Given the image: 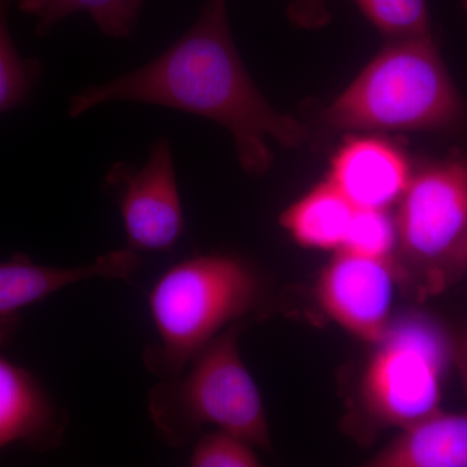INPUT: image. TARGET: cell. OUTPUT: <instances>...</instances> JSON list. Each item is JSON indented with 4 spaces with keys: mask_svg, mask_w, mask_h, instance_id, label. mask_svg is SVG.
<instances>
[{
    "mask_svg": "<svg viewBox=\"0 0 467 467\" xmlns=\"http://www.w3.org/2000/svg\"><path fill=\"white\" fill-rule=\"evenodd\" d=\"M227 0H208L192 29L164 54L134 72L88 86L70 98L73 119L115 101L155 104L193 113L232 133L243 171L272 167L267 138L299 149L312 138L308 125L267 103L243 64L227 20Z\"/></svg>",
    "mask_w": 467,
    "mask_h": 467,
    "instance_id": "cell-1",
    "label": "cell"
},
{
    "mask_svg": "<svg viewBox=\"0 0 467 467\" xmlns=\"http://www.w3.org/2000/svg\"><path fill=\"white\" fill-rule=\"evenodd\" d=\"M313 135L358 131L456 133L467 104L432 36L389 41L333 103L316 115Z\"/></svg>",
    "mask_w": 467,
    "mask_h": 467,
    "instance_id": "cell-2",
    "label": "cell"
},
{
    "mask_svg": "<svg viewBox=\"0 0 467 467\" xmlns=\"http://www.w3.org/2000/svg\"><path fill=\"white\" fill-rule=\"evenodd\" d=\"M265 291L259 269L238 254H195L174 264L149 295L158 340L144 349V365L159 379L180 376L217 335L260 310Z\"/></svg>",
    "mask_w": 467,
    "mask_h": 467,
    "instance_id": "cell-3",
    "label": "cell"
},
{
    "mask_svg": "<svg viewBox=\"0 0 467 467\" xmlns=\"http://www.w3.org/2000/svg\"><path fill=\"white\" fill-rule=\"evenodd\" d=\"M242 324L217 335L175 378L160 379L149 393V413L159 438L182 447L204 426L273 450L259 387L241 355Z\"/></svg>",
    "mask_w": 467,
    "mask_h": 467,
    "instance_id": "cell-4",
    "label": "cell"
},
{
    "mask_svg": "<svg viewBox=\"0 0 467 467\" xmlns=\"http://www.w3.org/2000/svg\"><path fill=\"white\" fill-rule=\"evenodd\" d=\"M396 207L399 285L418 301L444 294L467 270V155L420 165Z\"/></svg>",
    "mask_w": 467,
    "mask_h": 467,
    "instance_id": "cell-5",
    "label": "cell"
},
{
    "mask_svg": "<svg viewBox=\"0 0 467 467\" xmlns=\"http://www.w3.org/2000/svg\"><path fill=\"white\" fill-rule=\"evenodd\" d=\"M453 364V337L425 313L398 319L368 361L361 402L368 417L399 431L441 409L442 382Z\"/></svg>",
    "mask_w": 467,
    "mask_h": 467,
    "instance_id": "cell-6",
    "label": "cell"
},
{
    "mask_svg": "<svg viewBox=\"0 0 467 467\" xmlns=\"http://www.w3.org/2000/svg\"><path fill=\"white\" fill-rule=\"evenodd\" d=\"M115 192L128 245L138 254L173 250L184 232L177 175L167 138L156 140L142 168L117 162L106 177Z\"/></svg>",
    "mask_w": 467,
    "mask_h": 467,
    "instance_id": "cell-7",
    "label": "cell"
},
{
    "mask_svg": "<svg viewBox=\"0 0 467 467\" xmlns=\"http://www.w3.org/2000/svg\"><path fill=\"white\" fill-rule=\"evenodd\" d=\"M398 287L392 261L337 250L319 273L315 295L331 321L356 339L376 346L392 324Z\"/></svg>",
    "mask_w": 467,
    "mask_h": 467,
    "instance_id": "cell-8",
    "label": "cell"
},
{
    "mask_svg": "<svg viewBox=\"0 0 467 467\" xmlns=\"http://www.w3.org/2000/svg\"><path fill=\"white\" fill-rule=\"evenodd\" d=\"M411 175L401 146L379 135H352L335 150L327 180L355 208L392 209Z\"/></svg>",
    "mask_w": 467,
    "mask_h": 467,
    "instance_id": "cell-9",
    "label": "cell"
},
{
    "mask_svg": "<svg viewBox=\"0 0 467 467\" xmlns=\"http://www.w3.org/2000/svg\"><path fill=\"white\" fill-rule=\"evenodd\" d=\"M67 417L38 378L0 355V451H47L63 441Z\"/></svg>",
    "mask_w": 467,
    "mask_h": 467,
    "instance_id": "cell-10",
    "label": "cell"
},
{
    "mask_svg": "<svg viewBox=\"0 0 467 467\" xmlns=\"http://www.w3.org/2000/svg\"><path fill=\"white\" fill-rule=\"evenodd\" d=\"M130 248L101 254L90 264L75 267L39 265L24 254L0 263V318L47 299L55 292L88 279H128L144 259Z\"/></svg>",
    "mask_w": 467,
    "mask_h": 467,
    "instance_id": "cell-11",
    "label": "cell"
},
{
    "mask_svg": "<svg viewBox=\"0 0 467 467\" xmlns=\"http://www.w3.org/2000/svg\"><path fill=\"white\" fill-rule=\"evenodd\" d=\"M368 467H467V411L441 409L400 430Z\"/></svg>",
    "mask_w": 467,
    "mask_h": 467,
    "instance_id": "cell-12",
    "label": "cell"
},
{
    "mask_svg": "<svg viewBox=\"0 0 467 467\" xmlns=\"http://www.w3.org/2000/svg\"><path fill=\"white\" fill-rule=\"evenodd\" d=\"M355 211L326 178L282 212L279 225L301 247L335 252L346 242Z\"/></svg>",
    "mask_w": 467,
    "mask_h": 467,
    "instance_id": "cell-13",
    "label": "cell"
},
{
    "mask_svg": "<svg viewBox=\"0 0 467 467\" xmlns=\"http://www.w3.org/2000/svg\"><path fill=\"white\" fill-rule=\"evenodd\" d=\"M144 0H18V8L36 20V34L47 36L60 21L88 12L110 38L133 36Z\"/></svg>",
    "mask_w": 467,
    "mask_h": 467,
    "instance_id": "cell-14",
    "label": "cell"
},
{
    "mask_svg": "<svg viewBox=\"0 0 467 467\" xmlns=\"http://www.w3.org/2000/svg\"><path fill=\"white\" fill-rule=\"evenodd\" d=\"M14 0H0V115L27 103L42 76L38 58L23 57L12 41L8 12Z\"/></svg>",
    "mask_w": 467,
    "mask_h": 467,
    "instance_id": "cell-15",
    "label": "cell"
},
{
    "mask_svg": "<svg viewBox=\"0 0 467 467\" xmlns=\"http://www.w3.org/2000/svg\"><path fill=\"white\" fill-rule=\"evenodd\" d=\"M389 41L431 36L429 0H353Z\"/></svg>",
    "mask_w": 467,
    "mask_h": 467,
    "instance_id": "cell-16",
    "label": "cell"
},
{
    "mask_svg": "<svg viewBox=\"0 0 467 467\" xmlns=\"http://www.w3.org/2000/svg\"><path fill=\"white\" fill-rule=\"evenodd\" d=\"M398 227L391 209L356 208L346 242L340 250H348L395 263Z\"/></svg>",
    "mask_w": 467,
    "mask_h": 467,
    "instance_id": "cell-17",
    "label": "cell"
},
{
    "mask_svg": "<svg viewBox=\"0 0 467 467\" xmlns=\"http://www.w3.org/2000/svg\"><path fill=\"white\" fill-rule=\"evenodd\" d=\"M256 448L230 432L216 430L202 436L193 445L189 466L192 467H259Z\"/></svg>",
    "mask_w": 467,
    "mask_h": 467,
    "instance_id": "cell-18",
    "label": "cell"
},
{
    "mask_svg": "<svg viewBox=\"0 0 467 467\" xmlns=\"http://www.w3.org/2000/svg\"><path fill=\"white\" fill-rule=\"evenodd\" d=\"M327 0H292L288 18L292 26L304 29H319L330 23Z\"/></svg>",
    "mask_w": 467,
    "mask_h": 467,
    "instance_id": "cell-19",
    "label": "cell"
},
{
    "mask_svg": "<svg viewBox=\"0 0 467 467\" xmlns=\"http://www.w3.org/2000/svg\"><path fill=\"white\" fill-rule=\"evenodd\" d=\"M453 364L467 393V327L453 337Z\"/></svg>",
    "mask_w": 467,
    "mask_h": 467,
    "instance_id": "cell-20",
    "label": "cell"
},
{
    "mask_svg": "<svg viewBox=\"0 0 467 467\" xmlns=\"http://www.w3.org/2000/svg\"><path fill=\"white\" fill-rule=\"evenodd\" d=\"M18 328H20V317L18 316L0 318V347L7 344L17 333Z\"/></svg>",
    "mask_w": 467,
    "mask_h": 467,
    "instance_id": "cell-21",
    "label": "cell"
},
{
    "mask_svg": "<svg viewBox=\"0 0 467 467\" xmlns=\"http://www.w3.org/2000/svg\"><path fill=\"white\" fill-rule=\"evenodd\" d=\"M463 5H465L466 11H467V0H463Z\"/></svg>",
    "mask_w": 467,
    "mask_h": 467,
    "instance_id": "cell-22",
    "label": "cell"
}]
</instances>
